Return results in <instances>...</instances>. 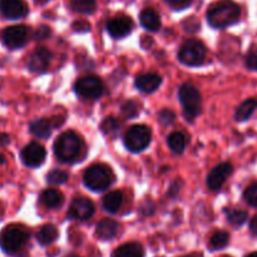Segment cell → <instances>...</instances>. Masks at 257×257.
<instances>
[{
	"instance_id": "6da1fadb",
	"label": "cell",
	"mask_w": 257,
	"mask_h": 257,
	"mask_svg": "<svg viewBox=\"0 0 257 257\" xmlns=\"http://www.w3.org/2000/svg\"><path fill=\"white\" fill-rule=\"evenodd\" d=\"M240 17V7L231 0L216 3L207 12L208 24L213 28H217V29H222V28L235 24L238 22Z\"/></svg>"
},
{
	"instance_id": "7a4b0ae2",
	"label": "cell",
	"mask_w": 257,
	"mask_h": 257,
	"mask_svg": "<svg viewBox=\"0 0 257 257\" xmlns=\"http://www.w3.org/2000/svg\"><path fill=\"white\" fill-rule=\"evenodd\" d=\"M83 150L82 138L74 132H64L54 143V153L62 162H73Z\"/></svg>"
},
{
	"instance_id": "3957f363",
	"label": "cell",
	"mask_w": 257,
	"mask_h": 257,
	"mask_svg": "<svg viewBox=\"0 0 257 257\" xmlns=\"http://www.w3.org/2000/svg\"><path fill=\"white\" fill-rule=\"evenodd\" d=\"M29 240V233L19 225L7 226L0 233V247L8 255L19 253Z\"/></svg>"
},
{
	"instance_id": "277c9868",
	"label": "cell",
	"mask_w": 257,
	"mask_h": 257,
	"mask_svg": "<svg viewBox=\"0 0 257 257\" xmlns=\"http://www.w3.org/2000/svg\"><path fill=\"white\" fill-rule=\"evenodd\" d=\"M84 185L92 191H104L109 187L114 181V175L112 170L104 165H93L85 170L83 176Z\"/></svg>"
},
{
	"instance_id": "5b68a950",
	"label": "cell",
	"mask_w": 257,
	"mask_h": 257,
	"mask_svg": "<svg viewBox=\"0 0 257 257\" xmlns=\"http://www.w3.org/2000/svg\"><path fill=\"white\" fill-rule=\"evenodd\" d=\"M178 98L183 107L186 119H195L201 110V94L197 88L191 84H183L178 92Z\"/></svg>"
},
{
	"instance_id": "8992f818",
	"label": "cell",
	"mask_w": 257,
	"mask_h": 257,
	"mask_svg": "<svg viewBox=\"0 0 257 257\" xmlns=\"http://www.w3.org/2000/svg\"><path fill=\"white\" fill-rule=\"evenodd\" d=\"M206 47L197 39H188L183 43L178 52V59L181 63L190 67H197L205 62Z\"/></svg>"
},
{
	"instance_id": "52a82bcc",
	"label": "cell",
	"mask_w": 257,
	"mask_h": 257,
	"mask_svg": "<svg viewBox=\"0 0 257 257\" xmlns=\"http://www.w3.org/2000/svg\"><path fill=\"white\" fill-rule=\"evenodd\" d=\"M152 132L147 125L136 124L127 131L124 136V145L132 152H141L150 146Z\"/></svg>"
},
{
	"instance_id": "ba28073f",
	"label": "cell",
	"mask_w": 257,
	"mask_h": 257,
	"mask_svg": "<svg viewBox=\"0 0 257 257\" xmlns=\"http://www.w3.org/2000/svg\"><path fill=\"white\" fill-rule=\"evenodd\" d=\"M74 89L78 95H80L84 99H97L103 94V87L102 80L95 75H88V77H83L75 83Z\"/></svg>"
},
{
	"instance_id": "9c48e42d",
	"label": "cell",
	"mask_w": 257,
	"mask_h": 257,
	"mask_svg": "<svg viewBox=\"0 0 257 257\" xmlns=\"http://www.w3.org/2000/svg\"><path fill=\"white\" fill-rule=\"evenodd\" d=\"M29 38V30L25 25H13L2 32V40L9 49H19L24 47Z\"/></svg>"
},
{
	"instance_id": "30bf717a",
	"label": "cell",
	"mask_w": 257,
	"mask_h": 257,
	"mask_svg": "<svg viewBox=\"0 0 257 257\" xmlns=\"http://www.w3.org/2000/svg\"><path fill=\"white\" fill-rule=\"evenodd\" d=\"M45 156H47V153H45L44 147L35 142L25 146L22 150V153H20L23 163L28 167L33 168L39 167L40 165H43V162L45 161Z\"/></svg>"
},
{
	"instance_id": "8fae6325",
	"label": "cell",
	"mask_w": 257,
	"mask_h": 257,
	"mask_svg": "<svg viewBox=\"0 0 257 257\" xmlns=\"http://www.w3.org/2000/svg\"><path fill=\"white\" fill-rule=\"evenodd\" d=\"M94 203L85 197H77L73 200L69 207V216L74 220H89L94 215Z\"/></svg>"
},
{
	"instance_id": "7c38bea8",
	"label": "cell",
	"mask_w": 257,
	"mask_h": 257,
	"mask_svg": "<svg viewBox=\"0 0 257 257\" xmlns=\"http://www.w3.org/2000/svg\"><path fill=\"white\" fill-rule=\"evenodd\" d=\"M233 167L231 163L223 162L221 165L216 166L207 176V186L210 190L217 191L220 190L228 178V176L232 173Z\"/></svg>"
},
{
	"instance_id": "4fadbf2b",
	"label": "cell",
	"mask_w": 257,
	"mask_h": 257,
	"mask_svg": "<svg viewBox=\"0 0 257 257\" xmlns=\"http://www.w3.org/2000/svg\"><path fill=\"white\" fill-rule=\"evenodd\" d=\"M133 29V22L131 18L125 17V15H119L113 19H110L107 24V30L109 33L110 37L115 38V39H120V38L127 37L131 34Z\"/></svg>"
},
{
	"instance_id": "5bb4252c",
	"label": "cell",
	"mask_w": 257,
	"mask_h": 257,
	"mask_svg": "<svg viewBox=\"0 0 257 257\" xmlns=\"http://www.w3.org/2000/svg\"><path fill=\"white\" fill-rule=\"evenodd\" d=\"M0 12L7 19H20L28 14L24 0H0Z\"/></svg>"
},
{
	"instance_id": "9a60e30c",
	"label": "cell",
	"mask_w": 257,
	"mask_h": 257,
	"mask_svg": "<svg viewBox=\"0 0 257 257\" xmlns=\"http://www.w3.org/2000/svg\"><path fill=\"white\" fill-rule=\"evenodd\" d=\"M52 53L49 52V49L47 48H37L34 52L30 54L29 60H28V68H29L32 72L39 73L44 72L48 67H49V63L52 60Z\"/></svg>"
},
{
	"instance_id": "2e32d148",
	"label": "cell",
	"mask_w": 257,
	"mask_h": 257,
	"mask_svg": "<svg viewBox=\"0 0 257 257\" xmlns=\"http://www.w3.org/2000/svg\"><path fill=\"white\" fill-rule=\"evenodd\" d=\"M162 83V78L156 73H145L136 78V87L145 93H152Z\"/></svg>"
},
{
	"instance_id": "e0dca14e",
	"label": "cell",
	"mask_w": 257,
	"mask_h": 257,
	"mask_svg": "<svg viewBox=\"0 0 257 257\" xmlns=\"http://www.w3.org/2000/svg\"><path fill=\"white\" fill-rule=\"evenodd\" d=\"M117 232L118 223L114 220H112V218H103L97 225V230H95L98 237L104 241L112 240L117 235Z\"/></svg>"
},
{
	"instance_id": "ac0fdd59",
	"label": "cell",
	"mask_w": 257,
	"mask_h": 257,
	"mask_svg": "<svg viewBox=\"0 0 257 257\" xmlns=\"http://www.w3.org/2000/svg\"><path fill=\"white\" fill-rule=\"evenodd\" d=\"M141 24L143 25V28H146L150 32H157L161 28V18L157 14V12L151 8L142 10L140 15Z\"/></svg>"
},
{
	"instance_id": "d6986e66",
	"label": "cell",
	"mask_w": 257,
	"mask_h": 257,
	"mask_svg": "<svg viewBox=\"0 0 257 257\" xmlns=\"http://www.w3.org/2000/svg\"><path fill=\"white\" fill-rule=\"evenodd\" d=\"M63 195L55 188H48L40 196V202L45 206L47 208H58L62 206L63 203Z\"/></svg>"
},
{
	"instance_id": "ffe728a7",
	"label": "cell",
	"mask_w": 257,
	"mask_h": 257,
	"mask_svg": "<svg viewBox=\"0 0 257 257\" xmlns=\"http://www.w3.org/2000/svg\"><path fill=\"white\" fill-rule=\"evenodd\" d=\"M112 257H145V250L137 242H128L119 246Z\"/></svg>"
},
{
	"instance_id": "44dd1931",
	"label": "cell",
	"mask_w": 257,
	"mask_h": 257,
	"mask_svg": "<svg viewBox=\"0 0 257 257\" xmlns=\"http://www.w3.org/2000/svg\"><path fill=\"white\" fill-rule=\"evenodd\" d=\"M123 203V193L119 191H113L103 197V207L110 213H115Z\"/></svg>"
},
{
	"instance_id": "7402d4cb",
	"label": "cell",
	"mask_w": 257,
	"mask_h": 257,
	"mask_svg": "<svg viewBox=\"0 0 257 257\" xmlns=\"http://www.w3.org/2000/svg\"><path fill=\"white\" fill-rule=\"evenodd\" d=\"M30 132L34 137L40 138V140H45L52 135V125L50 122L47 119H37L34 122L30 123Z\"/></svg>"
},
{
	"instance_id": "603a6c76",
	"label": "cell",
	"mask_w": 257,
	"mask_h": 257,
	"mask_svg": "<svg viewBox=\"0 0 257 257\" xmlns=\"http://www.w3.org/2000/svg\"><path fill=\"white\" fill-rule=\"evenodd\" d=\"M58 237V230L54 225H44L39 230V232L37 233V240L38 242L42 246L50 245V243L54 242Z\"/></svg>"
},
{
	"instance_id": "cb8c5ba5",
	"label": "cell",
	"mask_w": 257,
	"mask_h": 257,
	"mask_svg": "<svg viewBox=\"0 0 257 257\" xmlns=\"http://www.w3.org/2000/svg\"><path fill=\"white\" fill-rule=\"evenodd\" d=\"M256 108H257V99L251 98V99L245 100V102L241 103V104L238 105L237 109H236V114H235L236 120H238V122L247 120L248 118L252 115V113L255 112Z\"/></svg>"
},
{
	"instance_id": "d4e9b609",
	"label": "cell",
	"mask_w": 257,
	"mask_h": 257,
	"mask_svg": "<svg viewBox=\"0 0 257 257\" xmlns=\"http://www.w3.org/2000/svg\"><path fill=\"white\" fill-rule=\"evenodd\" d=\"M228 241H230V236L226 231H216L208 241V248L212 251L221 250L228 245Z\"/></svg>"
},
{
	"instance_id": "484cf974",
	"label": "cell",
	"mask_w": 257,
	"mask_h": 257,
	"mask_svg": "<svg viewBox=\"0 0 257 257\" xmlns=\"http://www.w3.org/2000/svg\"><path fill=\"white\" fill-rule=\"evenodd\" d=\"M70 8L82 14H92L97 8L95 0H69Z\"/></svg>"
},
{
	"instance_id": "4316f807",
	"label": "cell",
	"mask_w": 257,
	"mask_h": 257,
	"mask_svg": "<svg viewBox=\"0 0 257 257\" xmlns=\"http://www.w3.org/2000/svg\"><path fill=\"white\" fill-rule=\"evenodd\" d=\"M168 146L175 153H182L186 148V138L182 133L173 132L168 137Z\"/></svg>"
},
{
	"instance_id": "83f0119b",
	"label": "cell",
	"mask_w": 257,
	"mask_h": 257,
	"mask_svg": "<svg viewBox=\"0 0 257 257\" xmlns=\"http://www.w3.org/2000/svg\"><path fill=\"white\" fill-rule=\"evenodd\" d=\"M226 216H227L228 222L235 226L243 225L247 220V212H245L243 210H237V208L227 210L226 211Z\"/></svg>"
},
{
	"instance_id": "f1b7e54d",
	"label": "cell",
	"mask_w": 257,
	"mask_h": 257,
	"mask_svg": "<svg viewBox=\"0 0 257 257\" xmlns=\"http://www.w3.org/2000/svg\"><path fill=\"white\" fill-rule=\"evenodd\" d=\"M68 180V173L64 171L60 170H53L48 173L47 181L52 185H63V183L67 182Z\"/></svg>"
},
{
	"instance_id": "f546056e",
	"label": "cell",
	"mask_w": 257,
	"mask_h": 257,
	"mask_svg": "<svg viewBox=\"0 0 257 257\" xmlns=\"http://www.w3.org/2000/svg\"><path fill=\"white\" fill-rule=\"evenodd\" d=\"M122 113L125 118H133L140 113V103L136 100H130L122 107Z\"/></svg>"
},
{
	"instance_id": "4dcf8cb0",
	"label": "cell",
	"mask_w": 257,
	"mask_h": 257,
	"mask_svg": "<svg viewBox=\"0 0 257 257\" xmlns=\"http://www.w3.org/2000/svg\"><path fill=\"white\" fill-rule=\"evenodd\" d=\"M243 197L248 205L252 206V207H257V182L252 183L246 188Z\"/></svg>"
},
{
	"instance_id": "1f68e13d",
	"label": "cell",
	"mask_w": 257,
	"mask_h": 257,
	"mask_svg": "<svg viewBox=\"0 0 257 257\" xmlns=\"http://www.w3.org/2000/svg\"><path fill=\"white\" fill-rule=\"evenodd\" d=\"M102 130L105 135H112L118 131V122L112 117L105 118L104 122L102 123Z\"/></svg>"
},
{
	"instance_id": "d6a6232c",
	"label": "cell",
	"mask_w": 257,
	"mask_h": 257,
	"mask_svg": "<svg viewBox=\"0 0 257 257\" xmlns=\"http://www.w3.org/2000/svg\"><path fill=\"white\" fill-rule=\"evenodd\" d=\"M246 65L248 69L257 70V47L252 48L246 55Z\"/></svg>"
},
{
	"instance_id": "836d02e7",
	"label": "cell",
	"mask_w": 257,
	"mask_h": 257,
	"mask_svg": "<svg viewBox=\"0 0 257 257\" xmlns=\"http://www.w3.org/2000/svg\"><path fill=\"white\" fill-rule=\"evenodd\" d=\"M176 115L172 110L170 109H163L162 112L160 113V122L165 125H170L175 122Z\"/></svg>"
},
{
	"instance_id": "e575fe53",
	"label": "cell",
	"mask_w": 257,
	"mask_h": 257,
	"mask_svg": "<svg viewBox=\"0 0 257 257\" xmlns=\"http://www.w3.org/2000/svg\"><path fill=\"white\" fill-rule=\"evenodd\" d=\"M172 9L175 10H182L190 7L192 4L193 0H165Z\"/></svg>"
},
{
	"instance_id": "d590c367",
	"label": "cell",
	"mask_w": 257,
	"mask_h": 257,
	"mask_svg": "<svg viewBox=\"0 0 257 257\" xmlns=\"http://www.w3.org/2000/svg\"><path fill=\"white\" fill-rule=\"evenodd\" d=\"M50 28L45 27V25H42L37 29V32L34 33V38L35 40H44L47 39L48 37H50Z\"/></svg>"
},
{
	"instance_id": "8d00e7d4",
	"label": "cell",
	"mask_w": 257,
	"mask_h": 257,
	"mask_svg": "<svg viewBox=\"0 0 257 257\" xmlns=\"http://www.w3.org/2000/svg\"><path fill=\"white\" fill-rule=\"evenodd\" d=\"M75 30H79V32H87L90 29V25L87 22H75L73 25Z\"/></svg>"
},
{
	"instance_id": "74e56055",
	"label": "cell",
	"mask_w": 257,
	"mask_h": 257,
	"mask_svg": "<svg viewBox=\"0 0 257 257\" xmlns=\"http://www.w3.org/2000/svg\"><path fill=\"white\" fill-rule=\"evenodd\" d=\"M250 230H251V232L253 233V235L257 236V216H255V217H253L252 220H251Z\"/></svg>"
},
{
	"instance_id": "f35d334b",
	"label": "cell",
	"mask_w": 257,
	"mask_h": 257,
	"mask_svg": "<svg viewBox=\"0 0 257 257\" xmlns=\"http://www.w3.org/2000/svg\"><path fill=\"white\" fill-rule=\"evenodd\" d=\"M8 143H9V136L4 135V133H0V147L7 146Z\"/></svg>"
},
{
	"instance_id": "ab89813d",
	"label": "cell",
	"mask_w": 257,
	"mask_h": 257,
	"mask_svg": "<svg viewBox=\"0 0 257 257\" xmlns=\"http://www.w3.org/2000/svg\"><path fill=\"white\" fill-rule=\"evenodd\" d=\"M5 162V158H4V156H2L0 155V165H3V163Z\"/></svg>"
},
{
	"instance_id": "60d3db41",
	"label": "cell",
	"mask_w": 257,
	"mask_h": 257,
	"mask_svg": "<svg viewBox=\"0 0 257 257\" xmlns=\"http://www.w3.org/2000/svg\"><path fill=\"white\" fill-rule=\"evenodd\" d=\"M246 257H257V252H252V253H250V255H247Z\"/></svg>"
},
{
	"instance_id": "b9f144b4",
	"label": "cell",
	"mask_w": 257,
	"mask_h": 257,
	"mask_svg": "<svg viewBox=\"0 0 257 257\" xmlns=\"http://www.w3.org/2000/svg\"><path fill=\"white\" fill-rule=\"evenodd\" d=\"M65 257H79V256H77V255H68V256H65Z\"/></svg>"
},
{
	"instance_id": "7bdbcfd3",
	"label": "cell",
	"mask_w": 257,
	"mask_h": 257,
	"mask_svg": "<svg viewBox=\"0 0 257 257\" xmlns=\"http://www.w3.org/2000/svg\"><path fill=\"white\" fill-rule=\"evenodd\" d=\"M225 257H230V256H225Z\"/></svg>"
},
{
	"instance_id": "ee69618b",
	"label": "cell",
	"mask_w": 257,
	"mask_h": 257,
	"mask_svg": "<svg viewBox=\"0 0 257 257\" xmlns=\"http://www.w3.org/2000/svg\"><path fill=\"white\" fill-rule=\"evenodd\" d=\"M186 257H187V256H186Z\"/></svg>"
}]
</instances>
